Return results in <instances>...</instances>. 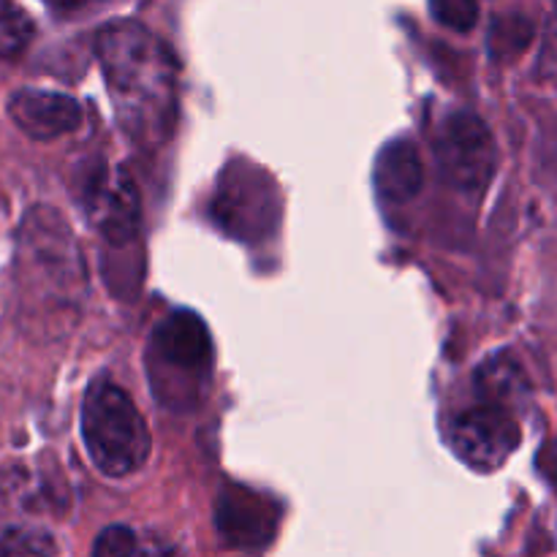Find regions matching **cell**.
<instances>
[{
    "label": "cell",
    "instance_id": "cell-1",
    "mask_svg": "<svg viewBox=\"0 0 557 557\" xmlns=\"http://www.w3.org/2000/svg\"><path fill=\"white\" fill-rule=\"evenodd\" d=\"M120 125L139 141L166 139L177 109L172 52L139 22H112L96 38Z\"/></svg>",
    "mask_w": 557,
    "mask_h": 557
},
{
    "label": "cell",
    "instance_id": "cell-2",
    "mask_svg": "<svg viewBox=\"0 0 557 557\" xmlns=\"http://www.w3.org/2000/svg\"><path fill=\"white\" fill-rule=\"evenodd\" d=\"M87 455L107 476H131L150 457V430L139 408L112 381H92L82 403Z\"/></svg>",
    "mask_w": 557,
    "mask_h": 557
},
{
    "label": "cell",
    "instance_id": "cell-3",
    "mask_svg": "<svg viewBox=\"0 0 557 557\" xmlns=\"http://www.w3.org/2000/svg\"><path fill=\"white\" fill-rule=\"evenodd\" d=\"M441 174L462 194H482L495 174V141L487 125L471 112H455L438 134Z\"/></svg>",
    "mask_w": 557,
    "mask_h": 557
},
{
    "label": "cell",
    "instance_id": "cell-4",
    "mask_svg": "<svg viewBox=\"0 0 557 557\" xmlns=\"http://www.w3.org/2000/svg\"><path fill=\"white\" fill-rule=\"evenodd\" d=\"M87 221L112 245H125L139 228V194L131 174L120 166L98 163L82 188Z\"/></svg>",
    "mask_w": 557,
    "mask_h": 557
},
{
    "label": "cell",
    "instance_id": "cell-5",
    "mask_svg": "<svg viewBox=\"0 0 557 557\" xmlns=\"http://www.w3.org/2000/svg\"><path fill=\"white\" fill-rule=\"evenodd\" d=\"M520 446L515 413L482 403L451 422V449L473 471H498Z\"/></svg>",
    "mask_w": 557,
    "mask_h": 557
},
{
    "label": "cell",
    "instance_id": "cell-6",
    "mask_svg": "<svg viewBox=\"0 0 557 557\" xmlns=\"http://www.w3.org/2000/svg\"><path fill=\"white\" fill-rule=\"evenodd\" d=\"M9 114L16 128L30 139L49 141L82 125V107L71 96L25 87L9 98Z\"/></svg>",
    "mask_w": 557,
    "mask_h": 557
},
{
    "label": "cell",
    "instance_id": "cell-7",
    "mask_svg": "<svg viewBox=\"0 0 557 557\" xmlns=\"http://www.w3.org/2000/svg\"><path fill=\"white\" fill-rule=\"evenodd\" d=\"M156 351L172 368L205 370L210 364L212 346L205 324L194 313H174L156 330Z\"/></svg>",
    "mask_w": 557,
    "mask_h": 557
},
{
    "label": "cell",
    "instance_id": "cell-8",
    "mask_svg": "<svg viewBox=\"0 0 557 557\" xmlns=\"http://www.w3.org/2000/svg\"><path fill=\"white\" fill-rule=\"evenodd\" d=\"M218 528L237 547H264L275 531V515L261 498L232 490L218 500Z\"/></svg>",
    "mask_w": 557,
    "mask_h": 557
},
{
    "label": "cell",
    "instance_id": "cell-9",
    "mask_svg": "<svg viewBox=\"0 0 557 557\" xmlns=\"http://www.w3.org/2000/svg\"><path fill=\"white\" fill-rule=\"evenodd\" d=\"M424 169L411 141H395L375 161V188L386 201H408L422 190Z\"/></svg>",
    "mask_w": 557,
    "mask_h": 557
},
{
    "label": "cell",
    "instance_id": "cell-10",
    "mask_svg": "<svg viewBox=\"0 0 557 557\" xmlns=\"http://www.w3.org/2000/svg\"><path fill=\"white\" fill-rule=\"evenodd\" d=\"M476 392L482 403L515 413L528 400L531 381L511 354H495L479 368Z\"/></svg>",
    "mask_w": 557,
    "mask_h": 557
},
{
    "label": "cell",
    "instance_id": "cell-11",
    "mask_svg": "<svg viewBox=\"0 0 557 557\" xmlns=\"http://www.w3.org/2000/svg\"><path fill=\"white\" fill-rule=\"evenodd\" d=\"M36 36V25L22 9L0 0V60L20 58Z\"/></svg>",
    "mask_w": 557,
    "mask_h": 557
},
{
    "label": "cell",
    "instance_id": "cell-12",
    "mask_svg": "<svg viewBox=\"0 0 557 557\" xmlns=\"http://www.w3.org/2000/svg\"><path fill=\"white\" fill-rule=\"evenodd\" d=\"M0 555H58V544L47 531H38V528H9L0 533Z\"/></svg>",
    "mask_w": 557,
    "mask_h": 557
},
{
    "label": "cell",
    "instance_id": "cell-13",
    "mask_svg": "<svg viewBox=\"0 0 557 557\" xmlns=\"http://www.w3.org/2000/svg\"><path fill=\"white\" fill-rule=\"evenodd\" d=\"M430 11L441 25L457 33L473 30V25L479 22L476 0H430Z\"/></svg>",
    "mask_w": 557,
    "mask_h": 557
},
{
    "label": "cell",
    "instance_id": "cell-14",
    "mask_svg": "<svg viewBox=\"0 0 557 557\" xmlns=\"http://www.w3.org/2000/svg\"><path fill=\"white\" fill-rule=\"evenodd\" d=\"M136 553H139V544H136L134 531L125 525L107 528L92 544V555L98 557H131Z\"/></svg>",
    "mask_w": 557,
    "mask_h": 557
},
{
    "label": "cell",
    "instance_id": "cell-15",
    "mask_svg": "<svg viewBox=\"0 0 557 557\" xmlns=\"http://www.w3.org/2000/svg\"><path fill=\"white\" fill-rule=\"evenodd\" d=\"M49 5H52V9H60V11H71V9H79L82 3H85V0H47Z\"/></svg>",
    "mask_w": 557,
    "mask_h": 557
}]
</instances>
